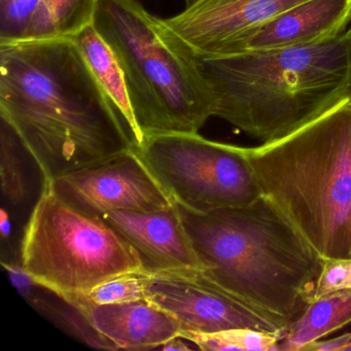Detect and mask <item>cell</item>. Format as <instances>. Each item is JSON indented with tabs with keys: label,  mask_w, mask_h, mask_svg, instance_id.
Listing matches in <instances>:
<instances>
[{
	"label": "cell",
	"mask_w": 351,
	"mask_h": 351,
	"mask_svg": "<svg viewBox=\"0 0 351 351\" xmlns=\"http://www.w3.org/2000/svg\"><path fill=\"white\" fill-rule=\"evenodd\" d=\"M242 151L263 196L322 258H351L350 98L285 138Z\"/></svg>",
	"instance_id": "obj_4"
},
{
	"label": "cell",
	"mask_w": 351,
	"mask_h": 351,
	"mask_svg": "<svg viewBox=\"0 0 351 351\" xmlns=\"http://www.w3.org/2000/svg\"><path fill=\"white\" fill-rule=\"evenodd\" d=\"M189 53L213 90L215 117L262 143L285 138L350 98L351 25L316 46L209 59Z\"/></svg>",
	"instance_id": "obj_3"
},
{
	"label": "cell",
	"mask_w": 351,
	"mask_h": 351,
	"mask_svg": "<svg viewBox=\"0 0 351 351\" xmlns=\"http://www.w3.org/2000/svg\"><path fill=\"white\" fill-rule=\"evenodd\" d=\"M135 149L172 200L193 213L245 206L262 196L242 147L174 132L147 135Z\"/></svg>",
	"instance_id": "obj_7"
},
{
	"label": "cell",
	"mask_w": 351,
	"mask_h": 351,
	"mask_svg": "<svg viewBox=\"0 0 351 351\" xmlns=\"http://www.w3.org/2000/svg\"><path fill=\"white\" fill-rule=\"evenodd\" d=\"M192 342V341L188 340V339L184 338L182 336L174 337L171 340L168 341L165 344L160 346L159 348L163 349V350H172V351H189L193 350V349H198V347L190 346L189 343Z\"/></svg>",
	"instance_id": "obj_23"
},
{
	"label": "cell",
	"mask_w": 351,
	"mask_h": 351,
	"mask_svg": "<svg viewBox=\"0 0 351 351\" xmlns=\"http://www.w3.org/2000/svg\"><path fill=\"white\" fill-rule=\"evenodd\" d=\"M351 322V289L326 293L308 305L291 322L277 351H301L303 347Z\"/></svg>",
	"instance_id": "obj_15"
},
{
	"label": "cell",
	"mask_w": 351,
	"mask_h": 351,
	"mask_svg": "<svg viewBox=\"0 0 351 351\" xmlns=\"http://www.w3.org/2000/svg\"><path fill=\"white\" fill-rule=\"evenodd\" d=\"M344 351H351V342L350 344H349L348 346H347L346 348H345Z\"/></svg>",
	"instance_id": "obj_26"
},
{
	"label": "cell",
	"mask_w": 351,
	"mask_h": 351,
	"mask_svg": "<svg viewBox=\"0 0 351 351\" xmlns=\"http://www.w3.org/2000/svg\"><path fill=\"white\" fill-rule=\"evenodd\" d=\"M75 307L118 349L159 348L182 332L171 314L147 300L104 305L81 304Z\"/></svg>",
	"instance_id": "obj_13"
},
{
	"label": "cell",
	"mask_w": 351,
	"mask_h": 351,
	"mask_svg": "<svg viewBox=\"0 0 351 351\" xmlns=\"http://www.w3.org/2000/svg\"><path fill=\"white\" fill-rule=\"evenodd\" d=\"M351 332L326 341H313L303 347L301 351H344L350 344Z\"/></svg>",
	"instance_id": "obj_22"
},
{
	"label": "cell",
	"mask_w": 351,
	"mask_h": 351,
	"mask_svg": "<svg viewBox=\"0 0 351 351\" xmlns=\"http://www.w3.org/2000/svg\"><path fill=\"white\" fill-rule=\"evenodd\" d=\"M147 301L171 314L182 332L254 328L285 334L287 328L228 293L201 270L147 272Z\"/></svg>",
	"instance_id": "obj_8"
},
{
	"label": "cell",
	"mask_w": 351,
	"mask_h": 351,
	"mask_svg": "<svg viewBox=\"0 0 351 351\" xmlns=\"http://www.w3.org/2000/svg\"><path fill=\"white\" fill-rule=\"evenodd\" d=\"M94 27L116 55L147 135L198 133L217 100L189 51L137 0H98Z\"/></svg>",
	"instance_id": "obj_5"
},
{
	"label": "cell",
	"mask_w": 351,
	"mask_h": 351,
	"mask_svg": "<svg viewBox=\"0 0 351 351\" xmlns=\"http://www.w3.org/2000/svg\"><path fill=\"white\" fill-rule=\"evenodd\" d=\"M351 289V258H324L312 301L334 291Z\"/></svg>",
	"instance_id": "obj_21"
},
{
	"label": "cell",
	"mask_w": 351,
	"mask_h": 351,
	"mask_svg": "<svg viewBox=\"0 0 351 351\" xmlns=\"http://www.w3.org/2000/svg\"><path fill=\"white\" fill-rule=\"evenodd\" d=\"M350 99H351V95H350Z\"/></svg>",
	"instance_id": "obj_27"
},
{
	"label": "cell",
	"mask_w": 351,
	"mask_h": 351,
	"mask_svg": "<svg viewBox=\"0 0 351 351\" xmlns=\"http://www.w3.org/2000/svg\"><path fill=\"white\" fill-rule=\"evenodd\" d=\"M58 194L87 215L152 213L176 204L137 154L128 151L69 172L53 182Z\"/></svg>",
	"instance_id": "obj_9"
},
{
	"label": "cell",
	"mask_w": 351,
	"mask_h": 351,
	"mask_svg": "<svg viewBox=\"0 0 351 351\" xmlns=\"http://www.w3.org/2000/svg\"><path fill=\"white\" fill-rule=\"evenodd\" d=\"M104 219L138 254L145 270H201L178 205L152 213L112 211Z\"/></svg>",
	"instance_id": "obj_11"
},
{
	"label": "cell",
	"mask_w": 351,
	"mask_h": 351,
	"mask_svg": "<svg viewBox=\"0 0 351 351\" xmlns=\"http://www.w3.org/2000/svg\"><path fill=\"white\" fill-rule=\"evenodd\" d=\"M147 271L125 273L108 279L97 287L81 295L65 298L71 305L81 304L104 305V304L128 303V302L147 300L145 278ZM61 299V298H60Z\"/></svg>",
	"instance_id": "obj_19"
},
{
	"label": "cell",
	"mask_w": 351,
	"mask_h": 351,
	"mask_svg": "<svg viewBox=\"0 0 351 351\" xmlns=\"http://www.w3.org/2000/svg\"><path fill=\"white\" fill-rule=\"evenodd\" d=\"M98 0H42V13L56 38H73L92 25Z\"/></svg>",
	"instance_id": "obj_20"
},
{
	"label": "cell",
	"mask_w": 351,
	"mask_h": 351,
	"mask_svg": "<svg viewBox=\"0 0 351 351\" xmlns=\"http://www.w3.org/2000/svg\"><path fill=\"white\" fill-rule=\"evenodd\" d=\"M0 174L3 195L12 205L22 204L28 196L27 182L22 163L19 137L11 125L0 118Z\"/></svg>",
	"instance_id": "obj_18"
},
{
	"label": "cell",
	"mask_w": 351,
	"mask_h": 351,
	"mask_svg": "<svg viewBox=\"0 0 351 351\" xmlns=\"http://www.w3.org/2000/svg\"><path fill=\"white\" fill-rule=\"evenodd\" d=\"M350 25L351 0H307L250 34L235 54L316 46L337 38Z\"/></svg>",
	"instance_id": "obj_12"
},
{
	"label": "cell",
	"mask_w": 351,
	"mask_h": 351,
	"mask_svg": "<svg viewBox=\"0 0 351 351\" xmlns=\"http://www.w3.org/2000/svg\"><path fill=\"white\" fill-rule=\"evenodd\" d=\"M197 0H186V8L190 7V5H194Z\"/></svg>",
	"instance_id": "obj_25"
},
{
	"label": "cell",
	"mask_w": 351,
	"mask_h": 351,
	"mask_svg": "<svg viewBox=\"0 0 351 351\" xmlns=\"http://www.w3.org/2000/svg\"><path fill=\"white\" fill-rule=\"evenodd\" d=\"M92 73L128 126L135 145L143 143V135L137 125L122 67L106 40L93 24L73 36Z\"/></svg>",
	"instance_id": "obj_14"
},
{
	"label": "cell",
	"mask_w": 351,
	"mask_h": 351,
	"mask_svg": "<svg viewBox=\"0 0 351 351\" xmlns=\"http://www.w3.org/2000/svg\"><path fill=\"white\" fill-rule=\"evenodd\" d=\"M0 118L49 182L135 145L71 38L0 44Z\"/></svg>",
	"instance_id": "obj_1"
},
{
	"label": "cell",
	"mask_w": 351,
	"mask_h": 351,
	"mask_svg": "<svg viewBox=\"0 0 351 351\" xmlns=\"http://www.w3.org/2000/svg\"><path fill=\"white\" fill-rule=\"evenodd\" d=\"M304 1L307 0H197L161 22L195 56L219 58L235 54L250 34Z\"/></svg>",
	"instance_id": "obj_10"
},
{
	"label": "cell",
	"mask_w": 351,
	"mask_h": 351,
	"mask_svg": "<svg viewBox=\"0 0 351 351\" xmlns=\"http://www.w3.org/2000/svg\"><path fill=\"white\" fill-rule=\"evenodd\" d=\"M178 208L207 278L283 328L303 314L324 258L268 198L206 213Z\"/></svg>",
	"instance_id": "obj_2"
},
{
	"label": "cell",
	"mask_w": 351,
	"mask_h": 351,
	"mask_svg": "<svg viewBox=\"0 0 351 351\" xmlns=\"http://www.w3.org/2000/svg\"><path fill=\"white\" fill-rule=\"evenodd\" d=\"M21 266L61 299L87 293L108 279L145 271L134 250L104 219L69 204L43 180L24 229Z\"/></svg>",
	"instance_id": "obj_6"
},
{
	"label": "cell",
	"mask_w": 351,
	"mask_h": 351,
	"mask_svg": "<svg viewBox=\"0 0 351 351\" xmlns=\"http://www.w3.org/2000/svg\"><path fill=\"white\" fill-rule=\"evenodd\" d=\"M0 228H1V236L3 239H7L10 237L11 234V221H10L9 213L5 211V208L1 209V223H0Z\"/></svg>",
	"instance_id": "obj_24"
},
{
	"label": "cell",
	"mask_w": 351,
	"mask_h": 351,
	"mask_svg": "<svg viewBox=\"0 0 351 351\" xmlns=\"http://www.w3.org/2000/svg\"><path fill=\"white\" fill-rule=\"evenodd\" d=\"M198 349L207 351H277L285 334L254 328H230L215 332H182Z\"/></svg>",
	"instance_id": "obj_17"
},
{
	"label": "cell",
	"mask_w": 351,
	"mask_h": 351,
	"mask_svg": "<svg viewBox=\"0 0 351 351\" xmlns=\"http://www.w3.org/2000/svg\"><path fill=\"white\" fill-rule=\"evenodd\" d=\"M46 40L42 0H0V44Z\"/></svg>",
	"instance_id": "obj_16"
}]
</instances>
